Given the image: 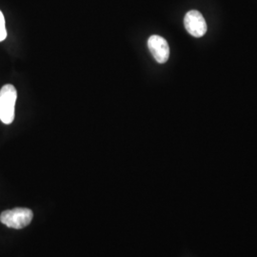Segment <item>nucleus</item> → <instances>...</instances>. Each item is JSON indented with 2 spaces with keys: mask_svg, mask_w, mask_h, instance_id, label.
<instances>
[{
  "mask_svg": "<svg viewBox=\"0 0 257 257\" xmlns=\"http://www.w3.org/2000/svg\"><path fill=\"white\" fill-rule=\"evenodd\" d=\"M184 25L187 32L194 37H201L207 32V24L202 15L198 11H190L186 14Z\"/></svg>",
  "mask_w": 257,
  "mask_h": 257,
  "instance_id": "nucleus-3",
  "label": "nucleus"
},
{
  "mask_svg": "<svg viewBox=\"0 0 257 257\" xmlns=\"http://www.w3.org/2000/svg\"><path fill=\"white\" fill-rule=\"evenodd\" d=\"M148 47L158 63H166L170 57V47L165 38L152 36L148 40Z\"/></svg>",
  "mask_w": 257,
  "mask_h": 257,
  "instance_id": "nucleus-4",
  "label": "nucleus"
},
{
  "mask_svg": "<svg viewBox=\"0 0 257 257\" xmlns=\"http://www.w3.org/2000/svg\"><path fill=\"white\" fill-rule=\"evenodd\" d=\"M18 92L15 86L7 84L0 90V120L9 125L15 119V107Z\"/></svg>",
  "mask_w": 257,
  "mask_h": 257,
  "instance_id": "nucleus-1",
  "label": "nucleus"
},
{
  "mask_svg": "<svg viewBox=\"0 0 257 257\" xmlns=\"http://www.w3.org/2000/svg\"><path fill=\"white\" fill-rule=\"evenodd\" d=\"M34 213L27 208H16L4 211L0 214L2 224L12 229H23L32 222Z\"/></svg>",
  "mask_w": 257,
  "mask_h": 257,
  "instance_id": "nucleus-2",
  "label": "nucleus"
},
{
  "mask_svg": "<svg viewBox=\"0 0 257 257\" xmlns=\"http://www.w3.org/2000/svg\"><path fill=\"white\" fill-rule=\"evenodd\" d=\"M6 37H7V31L5 27V19L2 12L0 11V42L5 40Z\"/></svg>",
  "mask_w": 257,
  "mask_h": 257,
  "instance_id": "nucleus-5",
  "label": "nucleus"
}]
</instances>
